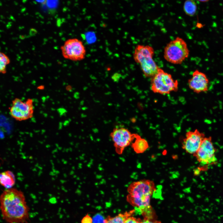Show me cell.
Returning a JSON list of instances; mask_svg holds the SVG:
<instances>
[{
    "label": "cell",
    "instance_id": "1",
    "mask_svg": "<svg viewBox=\"0 0 223 223\" xmlns=\"http://www.w3.org/2000/svg\"><path fill=\"white\" fill-rule=\"evenodd\" d=\"M0 208L3 219L8 223H27L29 208L24 193L11 188L0 196Z\"/></svg>",
    "mask_w": 223,
    "mask_h": 223
},
{
    "label": "cell",
    "instance_id": "2",
    "mask_svg": "<svg viewBox=\"0 0 223 223\" xmlns=\"http://www.w3.org/2000/svg\"><path fill=\"white\" fill-rule=\"evenodd\" d=\"M156 190L153 181L143 179L131 183L127 188V201L139 210L145 219L154 220L155 214L150 205L151 195Z\"/></svg>",
    "mask_w": 223,
    "mask_h": 223
},
{
    "label": "cell",
    "instance_id": "3",
    "mask_svg": "<svg viewBox=\"0 0 223 223\" xmlns=\"http://www.w3.org/2000/svg\"><path fill=\"white\" fill-rule=\"evenodd\" d=\"M154 54L152 47L141 45L137 46L133 54V59L139 64L144 76L151 78L157 73L160 68L153 59Z\"/></svg>",
    "mask_w": 223,
    "mask_h": 223
},
{
    "label": "cell",
    "instance_id": "4",
    "mask_svg": "<svg viewBox=\"0 0 223 223\" xmlns=\"http://www.w3.org/2000/svg\"><path fill=\"white\" fill-rule=\"evenodd\" d=\"M190 50L186 42L177 37L168 43L164 48V56L168 62L173 64H181L189 55Z\"/></svg>",
    "mask_w": 223,
    "mask_h": 223
},
{
    "label": "cell",
    "instance_id": "5",
    "mask_svg": "<svg viewBox=\"0 0 223 223\" xmlns=\"http://www.w3.org/2000/svg\"><path fill=\"white\" fill-rule=\"evenodd\" d=\"M151 91L161 94H169L178 90V82L174 79L171 75L159 68L157 73L151 81Z\"/></svg>",
    "mask_w": 223,
    "mask_h": 223
},
{
    "label": "cell",
    "instance_id": "6",
    "mask_svg": "<svg viewBox=\"0 0 223 223\" xmlns=\"http://www.w3.org/2000/svg\"><path fill=\"white\" fill-rule=\"evenodd\" d=\"M33 101L28 98L25 101L15 98L12 101L9 110L11 116L17 121L27 120L33 117L34 112Z\"/></svg>",
    "mask_w": 223,
    "mask_h": 223
},
{
    "label": "cell",
    "instance_id": "7",
    "mask_svg": "<svg viewBox=\"0 0 223 223\" xmlns=\"http://www.w3.org/2000/svg\"><path fill=\"white\" fill-rule=\"evenodd\" d=\"M60 49L63 57L72 61L83 60L86 54L85 48L82 42L77 38L66 40L61 46Z\"/></svg>",
    "mask_w": 223,
    "mask_h": 223
},
{
    "label": "cell",
    "instance_id": "8",
    "mask_svg": "<svg viewBox=\"0 0 223 223\" xmlns=\"http://www.w3.org/2000/svg\"><path fill=\"white\" fill-rule=\"evenodd\" d=\"M216 150L211 137H205L199 149L193 155L203 167L215 164L217 161Z\"/></svg>",
    "mask_w": 223,
    "mask_h": 223
},
{
    "label": "cell",
    "instance_id": "9",
    "mask_svg": "<svg viewBox=\"0 0 223 223\" xmlns=\"http://www.w3.org/2000/svg\"><path fill=\"white\" fill-rule=\"evenodd\" d=\"M137 134L132 133L128 129L124 127L114 128L110 136L113 142L116 153L119 155L122 154L125 148L135 139Z\"/></svg>",
    "mask_w": 223,
    "mask_h": 223
},
{
    "label": "cell",
    "instance_id": "10",
    "mask_svg": "<svg viewBox=\"0 0 223 223\" xmlns=\"http://www.w3.org/2000/svg\"><path fill=\"white\" fill-rule=\"evenodd\" d=\"M205 138L204 134L197 129L189 131L183 139L182 147L186 152L193 155L199 149Z\"/></svg>",
    "mask_w": 223,
    "mask_h": 223
},
{
    "label": "cell",
    "instance_id": "11",
    "mask_svg": "<svg viewBox=\"0 0 223 223\" xmlns=\"http://www.w3.org/2000/svg\"><path fill=\"white\" fill-rule=\"evenodd\" d=\"M188 83L190 89L197 94L205 92L208 90L209 80L208 77L198 70L194 72Z\"/></svg>",
    "mask_w": 223,
    "mask_h": 223
},
{
    "label": "cell",
    "instance_id": "12",
    "mask_svg": "<svg viewBox=\"0 0 223 223\" xmlns=\"http://www.w3.org/2000/svg\"><path fill=\"white\" fill-rule=\"evenodd\" d=\"M131 146L136 153L141 154L148 149L149 145L146 140L142 138L138 134L134 141L132 143Z\"/></svg>",
    "mask_w": 223,
    "mask_h": 223
},
{
    "label": "cell",
    "instance_id": "13",
    "mask_svg": "<svg viewBox=\"0 0 223 223\" xmlns=\"http://www.w3.org/2000/svg\"><path fill=\"white\" fill-rule=\"evenodd\" d=\"M15 183V176L11 171H6L0 173V184L5 188H11Z\"/></svg>",
    "mask_w": 223,
    "mask_h": 223
},
{
    "label": "cell",
    "instance_id": "14",
    "mask_svg": "<svg viewBox=\"0 0 223 223\" xmlns=\"http://www.w3.org/2000/svg\"><path fill=\"white\" fill-rule=\"evenodd\" d=\"M135 210L126 212L123 213H120L114 217L108 216L105 219V223H125L126 220L131 216L135 212Z\"/></svg>",
    "mask_w": 223,
    "mask_h": 223
},
{
    "label": "cell",
    "instance_id": "15",
    "mask_svg": "<svg viewBox=\"0 0 223 223\" xmlns=\"http://www.w3.org/2000/svg\"><path fill=\"white\" fill-rule=\"evenodd\" d=\"M197 5L193 0L186 1L183 5V10L186 15L190 16H194L197 11Z\"/></svg>",
    "mask_w": 223,
    "mask_h": 223
},
{
    "label": "cell",
    "instance_id": "16",
    "mask_svg": "<svg viewBox=\"0 0 223 223\" xmlns=\"http://www.w3.org/2000/svg\"><path fill=\"white\" fill-rule=\"evenodd\" d=\"M10 63V60L9 57L0 51V74L6 73L7 67Z\"/></svg>",
    "mask_w": 223,
    "mask_h": 223
},
{
    "label": "cell",
    "instance_id": "17",
    "mask_svg": "<svg viewBox=\"0 0 223 223\" xmlns=\"http://www.w3.org/2000/svg\"><path fill=\"white\" fill-rule=\"evenodd\" d=\"M105 219L102 216L97 214L93 217L92 223H105Z\"/></svg>",
    "mask_w": 223,
    "mask_h": 223
},
{
    "label": "cell",
    "instance_id": "18",
    "mask_svg": "<svg viewBox=\"0 0 223 223\" xmlns=\"http://www.w3.org/2000/svg\"><path fill=\"white\" fill-rule=\"evenodd\" d=\"M142 220L139 218L130 216L127 218L125 223H141Z\"/></svg>",
    "mask_w": 223,
    "mask_h": 223
},
{
    "label": "cell",
    "instance_id": "19",
    "mask_svg": "<svg viewBox=\"0 0 223 223\" xmlns=\"http://www.w3.org/2000/svg\"><path fill=\"white\" fill-rule=\"evenodd\" d=\"M92 219L88 215L85 216L82 219L81 223H92Z\"/></svg>",
    "mask_w": 223,
    "mask_h": 223
},
{
    "label": "cell",
    "instance_id": "20",
    "mask_svg": "<svg viewBox=\"0 0 223 223\" xmlns=\"http://www.w3.org/2000/svg\"><path fill=\"white\" fill-rule=\"evenodd\" d=\"M141 223H161V222L154 220H149L144 219L142 221Z\"/></svg>",
    "mask_w": 223,
    "mask_h": 223
},
{
    "label": "cell",
    "instance_id": "21",
    "mask_svg": "<svg viewBox=\"0 0 223 223\" xmlns=\"http://www.w3.org/2000/svg\"><path fill=\"white\" fill-rule=\"evenodd\" d=\"M208 1V0H199V1L202 2H206Z\"/></svg>",
    "mask_w": 223,
    "mask_h": 223
}]
</instances>
